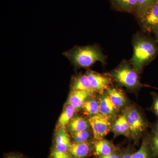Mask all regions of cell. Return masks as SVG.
Returning a JSON list of instances; mask_svg holds the SVG:
<instances>
[{
    "label": "cell",
    "mask_w": 158,
    "mask_h": 158,
    "mask_svg": "<svg viewBox=\"0 0 158 158\" xmlns=\"http://www.w3.org/2000/svg\"><path fill=\"white\" fill-rule=\"evenodd\" d=\"M89 135L90 133L87 130L73 133V137L76 142H85L89 138Z\"/></svg>",
    "instance_id": "22"
},
{
    "label": "cell",
    "mask_w": 158,
    "mask_h": 158,
    "mask_svg": "<svg viewBox=\"0 0 158 158\" xmlns=\"http://www.w3.org/2000/svg\"><path fill=\"white\" fill-rule=\"evenodd\" d=\"M89 144L85 141L71 144L68 151L75 157L82 158L87 156L89 153Z\"/></svg>",
    "instance_id": "14"
},
{
    "label": "cell",
    "mask_w": 158,
    "mask_h": 158,
    "mask_svg": "<svg viewBox=\"0 0 158 158\" xmlns=\"http://www.w3.org/2000/svg\"><path fill=\"white\" fill-rule=\"evenodd\" d=\"M138 72L131 64L124 62L113 70L111 74L120 85L127 88H134L140 85Z\"/></svg>",
    "instance_id": "3"
},
{
    "label": "cell",
    "mask_w": 158,
    "mask_h": 158,
    "mask_svg": "<svg viewBox=\"0 0 158 158\" xmlns=\"http://www.w3.org/2000/svg\"><path fill=\"white\" fill-rule=\"evenodd\" d=\"M72 90H82L93 94L95 91L90 85L88 77L81 75L74 78L72 85Z\"/></svg>",
    "instance_id": "13"
},
{
    "label": "cell",
    "mask_w": 158,
    "mask_h": 158,
    "mask_svg": "<svg viewBox=\"0 0 158 158\" xmlns=\"http://www.w3.org/2000/svg\"><path fill=\"white\" fill-rule=\"evenodd\" d=\"M152 149L156 156H158V135L156 134L152 139Z\"/></svg>",
    "instance_id": "23"
},
{
    "label": "cell",
    "mask_w": 158,
    "mask_h": 158,
    "mask_svg": "<svg viewBox=\"0 0 158 158\" xmlns=\"http://www.w3.org/2000/svg\"><path fill=\"white\" fill-rule=\"evenodd\" d=\"M110 120L100 113L90 116L88 121L93 130L95 139L101 140L109 134L112 128Z\"/></svg>",
    "instance_id": "6"
},
{
    "label": "cell",
    "mask_w": 158,
    "mask_h": 158,
    "mask_svg": "<svg viewBox=\"0 0 158 158\" xmlns=\"http://www.w3.org/2000/svg\"><path fill=\"white\" fill-rule=\"evenodd\" d=\"M123 114L129 125L131 135L136 139L146 129V122L139 111L134 107L127 108L123 111Z\"/></svg>",
    "instance_id": "5"
},
{
    "label": "cell",
    "mask_w": 158,
    "mask_h": 158,
    "mask_svg": "<svg viewBox=\"0 0 158 158\" xmlns=\"http://www.w3.org/2000/svg\"><path fill=\"white\" fill-rule=\"evenodd\" d=\"M120 120V134L128 137L131 134L129 125L123 114L119 117Z\"/></svg>",
    "instance_id": "20"
},
{
    "label": "cell",
    "mask_w": 158,
    "mask_h": 158,
    "mask_svg": "<svg viewBox=\"0 0 158 158\" xmlns=\"http://www.w3.org/2000/svg\"><path fill=\"white\" fill-rule=\"evenodd\" d=\"M101 158H120V157L118 154L113 152L108 155L102 156Z\"/></svg>",
    "instance_id": "27"
},
{
    "label": "cell",
    "mask_w": 158,
    "mask_h": 158,
    "mask_svg": "<svg viewBox=\"0 0 158 158\" xmlns=\"http://www.w3.org/2000/svg\"><path fill=\"white\" fill-rule=\"evenodd\" d=\"M133 54L131 64L137 71L152 61L158 54V45L155 41L140 34H137L133 40Z\"/></svg>",
    "instance_id": "1"
},
{
    "label": "cell",
    "mask_w": 158,
    "mask_h": 158,
    "mask_svg": "<svg viewBox=\"0 0 158 158\" xmlns=\"http://www.w3.org/2000/svg\"><path fill=\"white\" fill-rule=\"evenodd\" d=\"M154 33L155 34L156 42V43L158 45V28L156 29Z\"/></svg>",
    "instance_id": "28"
},
{
    "label": "cell",
    "mask_w": 158,
    "mask_h": 158,
    "mask_svg": "<svg viewBox=\"0 0 158 158\" xmlns=\"http://www.w3.org/2000/svg\"><path fill=\"white\" fill-rule=\"evenodd\" d=\"M145 32L154 33L158 28V2L136 15Z\"/></svg>",
    "instance_id": "4"
},
{
    "label": "cell",
    "mask_w": 158,
    "mask_h": 158,
    "mask_svg": "<svg viewBox=\"0 0 158 158\" xmlns=\"http://www.w3.org/2000/svg\"><path fill=\"white\" fill-rule=\"evenodd\" d=\"M82 107L85 113L90 116L99 113V103L94 99L87 100Z\"/></svg>",
    "instance_id": "18"
},
{
    "label": "cell",
    "mask_w": 158,
    "mask_h": 158,
    "mask_svg": "<svg viewBox=\"0 0 158 158\" xmlns=\"http://www.w3.org/2000/svg\"><path fill=\"white\" fill-rule=\"evenodd\" d=\"M99 113L112 119L117 115L118 110L110 100L106 93H101L99 98Z\"/></svg>",
    "instance_id": "8"
},
{
    "label": "cell",
    "mask_w": 158,
    "mask_h": 158,
    "mask_svg": "<svg viewBox=\"0 0 158 158\" xmlns=\"http://www.w3.org/2000/svg\"><path fill=\"white\" fill-rule=\"evenodd\" d=\"M153 110L156 115L158 116V95L154 94Z\"/></svg>",
    "instance_id": "26"
},
{
    "label": "cell",
    "mask_w": 158,
    "mask_h": 158,
    "mask_svg": "<svg viewBox=\"0 0 158 158\" xmlns=\"http://www.w3.org/2000/svg\"><path fill=\"white\" fill-rule=\"evenodd\" d=\"M63 54L75 66L78 67L87 68L98 61L103 64L106 62V56L96 45L77 47L65 52Z\"/></svg>",
    "instance_id": "2"
},
{
    "label": "cell",
    "mask_w": 158,
    "mask_h": 158,
    "mask_svg": "<svg viewBox=\"0 0 158 158\" xmlns=\"http://www.w3.org/2000/svg\"><path fill=\"white\" fill-rule=\"evenodd\" d=\"M156 134L158 135V122L157 123L156 126Z\"/></svg>",
    "instance_id": "31"
},
{
    "label": "cell",
    "mask_w": 158,
    "mask_h": 158,
    "mask_svg": "<svg viewBox=\"0 0 158 158\" xmlns=\"http://www.w3.org/2000/svg\"><path fill=\"white\" fill-rule=\"evenodd\" d=\"M52 157V158H72L70 156L66 154V152H60L56 150L53 153Z\"/></svg>",
    "instance_id": "25"
},
{
    "label": "cell",
    "mask_w": 158,
    "mask_h": 158,
    "mask_svg": "<svg viewBox=\"0 0 158 158\" xmlns=\"http://www.w3.org/2000/svg\"><path fill=\"white\" fill-rule=\"evenodd\" d=\"M71 144L67 131L61 127L57 131L56 136V150L61 152L68 151Z\"/></svg>",
    "instance_id": "11"
},
{
    "label": "cell",
    "mask_w": 158,
    "mask_h": 158,
    "mask_svg": "<svg viewBox=\"0 0 158 158\" xmlns=\"http://www.w3.org/2000/svg\"><path fill=\"white\" fill-rule=\"evenodd\" d=\"M131 158H149V151L146 144H142L138 151L131 155Z\"/></svg>",
    "instance_id": "21"
},
{
    "label": "cell",
    "mask_w": 158,
    "mask_h": 158,
    "mask_svg": "<svg viewBox=\"0 0 158 158\" xmlns=\"http://www.w3.org/2000/svg\"><path fill=\"white\" fill-rule=\"evenodd\" d=\"M7 158H21L20 157L18 156H9Z\"/></svg>",
    "instance_id": "30"
},
{
    "label": "cell",
    "mask_w": 158,
    "mask_h": 158,
    "mask_svg": "<svg viewBox=\"0 0 158 158\" xmlns=\"http://www.w3.org/2000/svg\"><path fill=\"white\" fill-rule=\"evenodd\" d=\"M106 91V94L117 110L123 107L126 103V98L124 94L120 89L115 88H109Z\"/></svg>",
    "instance_id": "12"
},
{
    "label": "cell",
    "mask_w": 158,
    "mask_h": 158,
    "mask_svg": "<svg viewBox=\"0 0 158 158\" xmlns=\"http://www.w3.org/2000/svg\"><path fill=\"white\" fill-rule=\"evenodd\" d=\"M113 132L116 135H119L120 134V120L118 118L116 119L112 126Z\"/></svg>",
    "instance_id": "24"
},
{
    "label": "cell",
    "mask_w": 158,
    "mask_h": 158,
    "mask_svg": "<svg viewBox=\"0 0 158 158\" xmlns=\"http://www.w3.org/2000/svg\"><path fill=\"white\" fill-rule=\"evenodd\" d=\"M93 94L82 90H72L69 94L68 104L73 106L76 110L83 106L84 103Z\"/></svg>",
    "instance_id": "9"
},
{
    "label": "cell",
    "mask_w": 158,
    "mask_h": 158,
    "mask_svg": "<svg viewBox=\"0 0 158 158\" xmlns=\"http://www.w3.org/2000/svg\"><path fill=\"white\" fill-rule=\"evenodd\" d=\"M90 85L94 91L103 93V91L109 88L112 79L110 77L97 73L91 70L86 73Z\"/></svg>",
    "instance_id": "7"
},
{
    "label": "cell",
    "mask_w": 158,
    "mask_h": 158,
    "mask_svg": "<svg viewBox=\"0 0 158 158\" xmlns=\"http://www.w3.org/2000/svg\"><path fill=\"white\" fill-rule=\"evenodd\" d=\"M158 2V0H137V7L135 13V15H137L141 11L150 7Z\"/></svg>",
    "instance_id": "19"
},
{
    "label": "cell",
    "mask_w": 158,
    "mask_h": 158,
    "mask_svg": "<svg viewBox=\"0 0 158 158\" xmlns=\"http://www.w3.org/2000/svg\"><path fill=\"white\" fill-rule=\"evenodd\" d=\"M131 155L129 153H125L121 157H120V158H131Z\"/></svg>",
    "instance_id": "29"
},
{
    "label": "cell",
    "mask_w": 158,
    "mask_h": 158,
    "mask_svg": "<svg viewBox=\"0 0 158 158\" xmlns=\"http://www.w3.org/2000/svg\"><path fill=\"white\" fill-rule=\"evenodd\" d=\"M69 123V130L73 133L87 130L90 124L89 121L81 116H77L73 118Z\"/></svg>",
    "instance_id": "15"
},
{
    "label": "cell",
    "mask_w": 158,
    "mask_h": 158,
    "mask_svg": "<svg viewBox=\"0 0 158 158\" xmlns=\"http://www.w3.org/2000/svg\"><path fill=\"white\" fill-rule=\"evenodd\" d=\"M110 2L114 10L135 14L137 0H110Z\"/></svg>",
    "instance_id": "10"
},
{
    "label": "cell",
    "mask_w": 158,
    "mask_h": 158,
    "mask_svg": "<svg viewBox=\"0 0 158 158\" xmlns=\"http://www.w3.org/2000/svg\"><path fill=\"white\" fill-rule=\"evenodd\" d=\"M76 110L70 105L67 104L59 117L58 124L61 127H64L69 123L72 119Z\"/></svg>",
    "instance_id": "17"
},
{
    "label": "cell",
    "mask_w": 158,
    "mask_h": 158,
    "mask_svg": "<svg viewBox=\"0 0 158 158\" xmlns=\"http://www.w3.org/2000/svg\"></svg>",
    "instance_id": "32"
},
{
    "label": "cell",
    "mask_w": 158,
    "mask_h": 158,
    "mask_svg": "<svg viewBox=\"0 0 158 158\" xmlns=\"http://www.w3.org/2000/svg\"><path fill=\"white\" fill-rule=\"evenodd\" d=\"M94 148L96 154L102 156L110 155L114 151V148L111 142L103 139L98 140L95 143Z\"/></svg>",
    "instance_id": "16"
}]
</instances>
